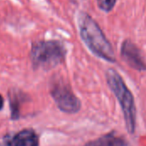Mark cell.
<instances>
[{
    "label": "cell",
    "mask_w": 146,
    "mask_h": 146,
    "mask_svg": "<svg viewBox=\"0 0 146 146\" xmlns=\"http://www.w3.org/2000/svg\"><path fill=\"white\" fill-rule=\"evenodd\" d=\"M126 141L114 133L105 134L95 140L86 143L84 146H126Z\"/></svg>",
    "instance_id": "obj_7"
},
{
    "label": "cell",
    "mask_w": 146,
    "mask_h": 146,
    "mask_svg": "<svg viewBox=\"0 0 146 146\" xmlns=\"http://www.w3.org/2000/svg\"><path fill=\"white\" fill-rule=\"evenodd\" d=\"M6 146H38L39 139L32 129H24L5 139Z\"/></svg>",
    "instance_id": "obj_6"
},
{
    "label": "cell",
    "mask_w": 146,
    "mask_h": 146,
    "mask_svg": "<svg viewBox=\"0 0 146 146\" xmlns=\"http://www.w3.org/2000/svg\"><path fill=\"white\" fill-rule=\"evenodd\" d=\"M65 55L63 44L54 40L35 42L31 49V60L34 68H52L64 60Z\"/></svg>",
    "instance_id": "obj_3"
},
{
    "label": "cell",
    "mask_w": 146,
    "mask_h": 146,
    "mask_svg": "<svg viewBox=\"0 0 146 146\" xmlns=\"http://www.w3.org/2000/svg\"><path fill=\"white\" fill-rule=\"evenodd\" d=\"M116 0H98V5L104 12H110L114 8Z\"/></svg>",
    "instance_id": "obj_9"
},
{
    "label": "cell",
    "mask_w": 146,
    "mask_h": 146,
    "mask_svg": "<svg viewBox=\"0 0 146 146\" xmlns=\"http://www.w3.org/2000/svg\"><path fill=\"white\" fill-rule=\"evenodd\" d=\"M21 94L15 92H10L9 93V104L11 110V118L17 120L20 116V107H21Z\"/></svg>",
    "instance_id": "obj_8"
},
{
    "label": "cell",
    "mask_w": 146,
    "mask_h": 146,
    "mask_svg": "<svg viewBox=\"0 0 146 146\" xmlns=\"http://www.w3.org/2000/svg\"><path fill=\"white\" fill-rule=\"evenodd\" d=\"M50 94L57 107L68 114L77 113L81 107L80 99L73 92L70 86L62 80H55L50 86Z\"/></svg>",
    "instance_id": "obj_4"
},
{
    "label": "cell",
    "mask_w": 146,
    "mask_h": 146,
    "mask_svg": "<svg viewBox=\"0 0 146 146\" xmlns=\"http://www.w3.org/2000/svg\"><path fill=\"white\" fill-rule=\"evenodd\" d=\"M106 79L110 88L121 104L126 127L128 133L133 134L136 128V106L133 96L123 79L115 69H108L106 72Z\"/></svg>",
    "instance_id": "obj_2"
},
{
    "label": "cell",
    "mask_w": 146,
    "mask_h": 146,
    "mask_svg": "<svg viewBox=\"0 0 146 146\" xmlns=\"http://www.w3.org/2000/svg\"><path fill=\"white\" fill-rule=\"evenodd\" d=\"M78 25L81 38L93 54L105 61L115 62V55L111 44L98 24L88 14L81 12L79 15Z\"/></svg>",
    "instance_id": "obj_1"
},
{
    "label": "cell",
    "mask_w": 146,
    "mask_h": 146,
    "mask_svg": "<svg viewBox=\"0 0 146 146\" xmlns=\"http://www.w3.org/2000/svg\"><path fill=\"white\" fill-rule=\"evenodd\" d=\"M121 56L123 60L133 69L138 71L146 70V63L139 49L129 39L123 42L121 45Z\"/></svg>",
    "instance_id": "obj_5"
},
{
    "label": "cell",
    "mask_w": 146,
    "mask_h": 146,
    "mask_svg": "<svg viewBox=\"0 0 146 146\" xmlns=\"http://www.w3.org/2000/svg\"><path fill=\"white\" fill-rule=\"evenodd\" d=\"M3 97L0 94V110L3 109Z\"/></svg>",
    "instance_id": "obj_10"
}]
</instances>
